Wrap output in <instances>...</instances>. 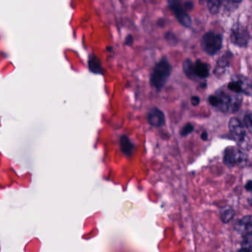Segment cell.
Wrapping results in <instances>:
<instances>
[{"label":"cell","instance_id":"6da1fadb","mask_svg":"<svg viewBox=\"0 0 252 252\" xmlns=\"http://www.w3.org/2000/svg\"><path fill=\"white\" fill-rule=\"evenodd\" d=\"M210 104L223 113H235L242 103L241 94L226 90H218L209 98Z\"/></svg>","mask_w":252,"mask_h":252},{"label":"cell","instance_id":"7a4b0ae2","mask_svg":"<svg viewBox=\"0 0 252 252\" xmlns=\"http://www.w3.org/2000/svg\"><path fill=\"white\" fill-rule=\"evenodd\" d=\"M172 72V66L167 59H161L154 67L150 76L152 87L160 91L167 84Z\"/></svg>","mask_w":252,"mask_h":252},{"label":"cell","instance_id":"3957f363","mask_svg":"<svg viewBox=\"0 0 252 252\" xmlns=\"http://www.w3.org/2000/svg\"><path fill=\"white\" fill-rule=\"evenodd\" d=\"M223 46V37L214 31H210L204 34L201 39V47L207 54L215 56L217 54Z\"/></svg>","mask_w":252,"mask_h":252},{"label":"cell","instance_id":"277c9868","mask_svg":"<svg viewBox=\"0 0 252 252\" xmlns=\"http://www.w3.org/2000/svg\"><path fill=\"white\" fill-rule=\"evenodd\" d=\"M229 128L232 138L236 141L237 143L243 148H248L250 145V141L247 136L245 126L239 119L232 118L229 123Z\"/></svg>","mask_w":252,"mask_h":252},{"label":"cell","instance_id":"5b68a950","mask_svg":"<svg viewBox=\"0 0 252 252\" xmlns=\"http://www.w3.org/2000/svg\"><path fill=\"white\" fill-rule=\"evenodd\" d=\"M231 41L240 47H246L250 41V33L247 28L240 23L235 24L231 30Z\"/></svg>","mask_w":252,"mask_h":252},{"label":"cell","instance_id":"8992f818","mask_svg":"<svg viewBox=\"0 0 252 252\" xmlns=\"http://www.w3.org/2000/svg\"><path fill=\"white\" fill-rule=\"evenodd\" d=\"M169 7L176 15L178 21L185 28H190L192 19L188 12L185 10L182 0H169Z\"/></svg>","mask_w":252,"mask_h":252},{"label":"cell","instance_id":"52a82bcc","mask_svg":"<svg viewBox=\"0 0 252 252\" xmlns=\"http://www.w3.org/2000/svg\"><path fill=\"white\" fill-rule=\"evenodd\" d=\"M247 161V155L241 150L235 147H229L225 150L223 161L229 167L240 165Z\"/></svg>","mask_w":252,"mask_h":252},{"label":"cell","instance_id":"ba28073f","mask_svg":"<svg viewBox=\"0 0 252 252\" xmlns=\"http://www.w3.org/2000/svg\"><path fill=\"white\" fill-rule=\"evenodd\" d=\"M228 90L237 94L251 95V84L247 78L239 76L228 84Z\"/></svg>","mask_w":252,"mask_h":252},{"label":"cell","instance_id":"9c48e42d","mask_svg":"<svg viewBox=\"0 0 252 252\" xmlns=\"http://www.w3.org/2000/svg\"><path fill=\"white\" fill-rule=\"evenodd\" d=\"M148 122L154 127H161L165 124V115L158 108L151 109L148 112Z\"/></svg>","mask_w":252,"mask_h":252},{"label":"cell","instance_id":"30bf717a","mask_svg":"<svg viewBox=\"0 0 252 252\" xmlns=\"http://www.w3.org/2000/svg\"><path fill=\"white\" fill-rule=\"evenodd\" d=\"M194 75L197 78H207L210 75V68L208 64L204 63L202 61L197 60L194 63Z\"/></svg>","mask_w":252,"mask_h":252},{"label":"cell","instance_id":"8fae6325","mask_svg":"<svg viewBox=\"0 0 252 252\" xmlns=\"http://www.w3.org/2000/svg\"><path fill=\"white\" fill-rule=\"evenodd\" d=\"M120 148H121V152L127 157H130L134 152V145L132 143L128 136L126 135L121 136V139H120Z\"/></svg>","mask_w":252,"mask_h":252},{"label":"cell","instance_id":"7c38bea8","mask_svg":"<svg viewBox=\"0 0 252 252\" xmlns=\"http://www.w3.org/2000/svg\"><path fill=\"white\" fill-rule=\"evenodd\" d=\"M232 55L230 52H226L223 54L221 57L217 61V65H216V72L217 71V73L221 74L224 72L225 69L229 66V62H230L231 58Z\"/></svg>","mask_w":252,"mask_h":252},{"label":"cell","instance_id":"4fadbf2b","mask_svg":"<svg viewBox=\"0 0 252 252\" xmlns=\"http://www.w3.org/2000/svg\"><path fill=\"white\" fill-rule=\"evenodd\" d=\"M89 68L90 71L95 74H102L103 72V68L102 66V63L99 58L96 57L94 55L90 56L88 62Z\"/></svg>","mask_w":252,"mask_h":252},{"label":"cell","instance_id":"5bb4252c","mask_svg":"<svg viewBox=\"0 0 252 252\" xmlns=\"http://www.w3.org/2000/svg\"><path fill=\"white\" fill-rule=\"evenodd\" d=\"M193 68L194 63L190 59H186V60L183 62V69L185 75H186L189 79L195 81L196 78H195V75H194Z\"/></svg>","mask_w":252,"mask_h":252},{"label":"cell","instance_id":"9a60e30c","mask_svg":"<svg viewBox=\"0 0 252 252\" xmlns=\"http://www.w3.org/2000/svg\"><path fill=\"white\" fill-rule=\"evenodd\" d=\"M223 0H207V6L212 14H217L220 11Z\"/></svg>","mask_w":252,"mask_h":252},{"label":"cell","instance_id":"2e32d148","mask_svg":"<svg viewBox=\"0 0 252 252\" xmlns=\"http://www.w3.org/2000/svg\"><path fill=\"white\" fill-rule=\"evenodd\" d=\"M165 38L167 42L171 45H176L178 42L177 36L174 33L171 32H168L166 33Z\"/></svg>","mask_w":252,"mask_h":252},{"label":"cell","instance_id":"e0dca14e","mask_svg":"<svg viewBox=\"0 0 252 252\" xmlns=\"http://www.w3.org/2000/svg\"><path fill=\"white\" fill-rule=\"evenodd\" d=\"M194 130V126L192 125L191 124H186L184 127L182 128V130H180V134L183 136H187L189 133H192V130Z\"/></svg>","mask_w":252,"mask_h":252},{"label":"cell","instance_id":"ac0fdd59","mask_svg":"<svg viewBox=\"0 0 252 252\" xmlns=\"http://www.w3.org/2000/svg\"><path fill=\"white\" fill-rule=\"evenodd\" d=\"M244 124H245L247 128L250 130V132H252V115L251 113L247 114L244 117Z\"/></svg>","mask_w":252,"mask_h":252},{"label":"cell","instance_id":"d6986e66","mask_svg":"<svg viewBox=\"0 0 252 252\" xmlns=\"http://www.w3.org/2000/svg\"><path fill=\"white\" fill-rule=\"evenodd\" d=\"M183 6L186 12L191 11L194 8V3L191 0H188L183 3Z\"/></svg>","mask_w":252,"mask_h":252},{"label":"cell","instance_id":"ffe728a7","mask_svg":"<svg viewBox=\"0 0 252 252\" xmlns=\"http://www.w3.org/2000/svg\"><path fill=\"white\" fill-rule=\"evenodd\" d=\"M232 214H233V211L231 209H227V210H225L223 213V219H227V220H229L232 218Z\"/></svg>","mask_w":252,"mask_h":252},{"label":"cell","instance_id":"44dd1931","mask_svg":"<svg viewBox=\"0 0 252 252\" xmlns=\"http://www.w3.org/2000/svg\"><path fill=\"white\" fill-rule=\"evenodd\" d=\"M133 37L132 35H128L125 38V41H124V44L127 46H132L133 44Z\"/></svg>","mask_w":252,"mask_h":252},{"label":"cell","instance_id":"7402d4cb","mask_svg":"<svg viewBox=\"0 0 252 252\" xmlns=\"http://www.w3.org/2000/svg\"><path fill=\"white\" fill-rule=\"evenodd\" d=\"M191 101H192V104L193 105V106H197L199 105L200 98L198 96H194V97H192V99H191Z\"/></svg>","mask_w":252,"mask_h":252},{"label":"cell","instance_id":"603a6c76","mask_svg":"<svg viewBox=\"0 0 252 252\" xmlns=\"http://www.w3.org/2000/svg\"><path fill=\"white\" fill-rule=\"evenodd\" d=\"M238 252H252V248H248V247H243L241 250Z\"/></svg>","mask_w":252,"mask_h":252},{"label":"cell","instance_id":"cb8c5ba5","mask_svg":"<svg viewBox=\"0 0 252 252\" xmlns=\"http://www.w3.org/2000/svg\"><path fill=\"white\" fill-rule=\"evenodd\" d=\"M158 25H159L160 27H164L165 25V20L164 19H161L158 20Z\"/></svg>","mask_w":252,"mask_h":252},{"label":"cell","instance_id":"d4e9b609","mask_svg":"<svg viewBox=\"0 0 252 252\" xmlns=\"http://www.w3.org/2000/svg\"><path fill=\"white\" fill-rule=\"evenodd\" d=\"M246 189L247 190L251 191L252 190V182L251 181H249L248 183L247 184V186H246Z\"/></svg>","mask_w":252,"mask_h":252},{"label":"cell","instance_id":"484cf974","mask_svg":"<svg viewBox=\"0 0 252 252\" xmlns=\"http://www.w3.org/2000/svg\"><path fill=\"white\" fill-rule=\"evenodd\" d=\"M201 138H202L204 140H207V138H208V133L207 132H204L201 135Z\"/></svg>","mask_w":252,"mask_h":252},{"label":"cell","instance_id":"4316f807","mask_svg":"<svg viewBox=\"0 0 252 252\" xmlns=\"http://www.w3.org/2000/svg\"><path fill=\"white\" fill-rule=\"evenodd\" d=\"M231 1H233V2H240V1H242V0H231Z\"/></svg>","mask_w":252,"mask_h":252},{"label":"cell","instance_id":"83f0119b","mask_svg":"<svg viewBox=\"0 0 252 252\" xmlns=\"http://www.w3.org/2000/svg\"></svg>","mask_w":252,"mask_h":252}]
</instances>
